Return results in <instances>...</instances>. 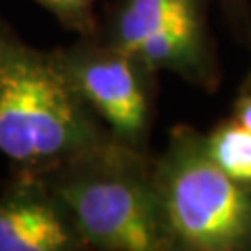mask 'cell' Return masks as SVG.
Masks as SVG:
<instances>
[{
    "label": "cell",
    "instance_id": "1",
    "mask_svg": "<svg viewBox=\"0 0 251 251\" xmlns=\"http://www.w3.org/2000/svg\"><path fill=\"white\" fill-rule=\"evenodd\" d=\"M112 134L54 58L0 17V154L11 171L43 175Z\"/></svg>",
    "mask_w": 251,
    "mask_h": 251
},
{
    "label": "cell",
    "instance_id": "2",
    "mask_svg": "<svg viewBox=\"0 0 251 251\" xmlns=\"http://www.w3.org/2000/svg\"><path fill=\"white\" fill-rule=\"evenodd\" d=\"M88 250L175 251L151 151L110 138L43 173Z\"/></svg>",
    "mask_w": 251,
    "mask_h": 251
},
{
    "label": "cell",
    "instance_id": "3",
    "mask_svg": "<svg viewBox=\"0 0 251 251\" xmlns=\"http://www.w3.org/2000/svg\"><path fill=\"white\" fill-rule=\"evenodd\" d=\"M154 179L175 251H251V188L216 164L203 132L171 126Z\"/></svg>",
    "mask_w": 251,
    "mask_h": 251
},
{
    "label": "cell",
    "instance_id": "4",
    "mask_svg": "<svg viewBox=\"0 0 251 251\" xmlns=\"http://www.w3.org/2000/svg\"><path fill=\"white\" fill-rule=\"evenodd\" d=\"M212 0H114L97 36L125 49L154 71L216 91L222 67L208 23Z\"/></svg>",
    "mask_w": 251,
    "mask_h": 251
},
{
    "label": "cell",
    "instance_id": "5",
    "mask_svg": "<svg viewBox=\"0 0 251 251\" xmlns=\"http://www.w3.org/2000/svg\"><path fill=\"white\" fill-rule=\"evenodd\" d=\"M56 62L86 106L117 142L149 151L158 75L144 60L99 36L52 49Z\"/></svg>",
    "mask_w": 251,
    "mask_h": 251
},
{
    "label": "cell",
    "instance_id": "6",
    "mask_svg": "<svg viewBox=\"0 0 251 251\" xmlns=\"http://www.w3.org/2000/svg\"><path fill=\"white\" fill-rule=\"evenodd\" d=\"M63 201L43 175L11 171L0 192V251H86Z\"/></svg>",
    "mask_w": 251,
    "mask_h": 251
},
{
    "label": "cell",
    "instance_id": "7",
    "mask_svg": "<svg viewBox=\"0 0 251 251\" xmlns=\"http://www.w3.org/2000/svg\"><path fill=\"white\" fill-rule=\"evenodd\" d=\"M206 149L222 170L251 188V132L233 116L216 123L205 134Z\"/></svg>",
    "mask_w": 251,
    "mask_h": 251
},
{
    "label": "cell",
    "instance_id": "8",
    "mask_svg": "<svg viewBox=\"0 0 251 251\" xmlns=\"http://www.w3.org/2000/svg\"><path fill=\"white\" fill-rule=\"evenodd\" d=\"M49 11L65 30L78 37L97 36L99 19L95 13L97 0H32Z\"/></svg>",
    "mask_w": 251,
    "mask_h": 251
},
{
    "label": "cell",
    "instance_id": "9",
    "mask_svg": "<svg viewBox=\"0 0 251 251\" xmlns=\"http://www.w3.org/2000/svg\"><path fill=\"white\" fill-rule=\"evenodd\" d=\"M236 32L244 34L250 25V0H218Z\"/></svg>",
    "mask_w": 251,
    "mask_h": 251
},
{
    "label": "cell",
    "instance_id": "10",
    "mask_svg": "<svg viewBox=\"0 0 251 251\" xmlns=\"http://www.w3.org/2000/svg\"><path fill=\"white\" fill-rule=\"evenodd\" d=\"M231 116L236 121H240L251 132V91H242L240 93V97L234 100L233 114Z\"/></svg>",
    "mask_w": 251,
    "mask_h": 251
},
{
    "label": "cell",
    "instance_id": "11",
    "mask_svg": "<svg viewBox=\"0 0 251 251\" xmlns=\"http://www.w3.org/2000/svg\"><path fill=\"white\" fill-rule=\"evenodd\" d=\"M242 91H251V71H250V75H248V78H246V82H244Z\"/></svg>",
    "mask_w": 251,
    "mask_h": 251
}]
</instances>
